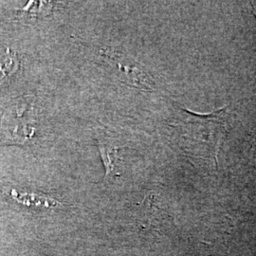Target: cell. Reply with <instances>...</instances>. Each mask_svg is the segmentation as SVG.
Here are the masks:
<instances>
[{
  "label": "cell",
  "instance_id": "obj_1",
  "mask_svg": "<svg viewBox=\"0 0 256 256\" xmlns=\"http://www.w3.org/2000/svg\"><path fill=\"white\" fill-rule=\"evenodd\" d=\"M184 110L187 116L189 149L198 156L210 158L216 162L222 140L226 136L228 128L227 108L209 114H198Z\"/></svg>",
  "mask_w": 256,
  "mask_h": 256
},
{
  "label": "cell",
  "instance_id": "obj_2",
  "mask_svg": "<svg viewBox=\"0 0 256 256\" xmlns=\"http://www.w3.org/2000/svg\"><path fill=\"white\" fill-rule=\"evenodd\" d=\"M16 104L10 108L3 116L1 122V133L10 140V142L24 144L34 134V120L30 118V110L32 108L27 104Z\"/></svg>",
  "mask_w": 256,
  "mask_h": 256
},
{
  "label": "cell",
  "instance_id": "obj_3",
  "mask_svg": "<svg viewBox=\"0 0 256 256\" xmlns=\"http://www.w3.org/2000/svg\"><path fill=\"white\" fill-rule=\"evenodd\" d=\"M106 57L108 59L111 64L117 68L120 76H122L126 82L135 86L138 88H150V80L142 70H140L136 64L128 61L126 58H122L119 54L108 52Z\"/></svg>",
  "mask_w": 256,
  "mask_h": 256
},
{
  "label": "cell",
  "instance_id": "obj_4",
  "mask_svg": "<svg viewBox=\"0 0 256 256\" xmlns=\"http://www.w3.org/2000/svg\"><path fill=\"white\" fill-rule=\"evenodd\" d=\"M98 149L101 154L102 162L106 167V178L110 176H117L119 174L120 164L118 150L119 148L112 144H106L102 140H98Z\"/></svg>",
  "mask_w": 256,
  "mask_h": 256
},
{
  "label": "cell",
  "instance_id": "obj_5",
  "mask_svg": "<svg viewBox=\"0 0 256 256\" xmlns=\"http://www.w3.org/2000/svg\"><path fill=\"white\" fill-rule=\"evenodd\" d=\"M19 68L18 56L7 48L6 54L0 57V88L18 72Z\"/></svg>",
  "mask_w": 256,
  "mask_h": 256
},
{
  "label": "cell",
  "instance_id": "obj_6",
  "mask_svg": "<svg viewBox=\"0 0 256 256\" xmlns=\"http://www.w3.org/2000/svg\"><path fill=\"white\" fill-rule=\"evenodd\" d=\"M14 196L20 203H23L27 206L34 205L36 207H43V208H52L58 205V202H55L52 198H48L44 196L38 194H16Z\"/></svg>",
  "mask_w": 256,
  "mask_h": 256
},
{
  "label": "cell",
  "instance_id": "obj_7",
  "mask_svg": "<svg viewBox=\"0 0 256 256\" xmlns=\"http://www.w3.org/2000/svg\"><path fill=\"white\" fill-rule=\"evenodd\" d=\"M50 4L52 3H48V2H38V6H37V9L36 10V2L30 1L28 4H27V6H25L20 12H27L32 16L38 14H40L41 16H45L48 14V12L50 10V7H52Z\"/></svg>",
  "mask_w": 256,
  "mask_h": 256
}]
</instances>
